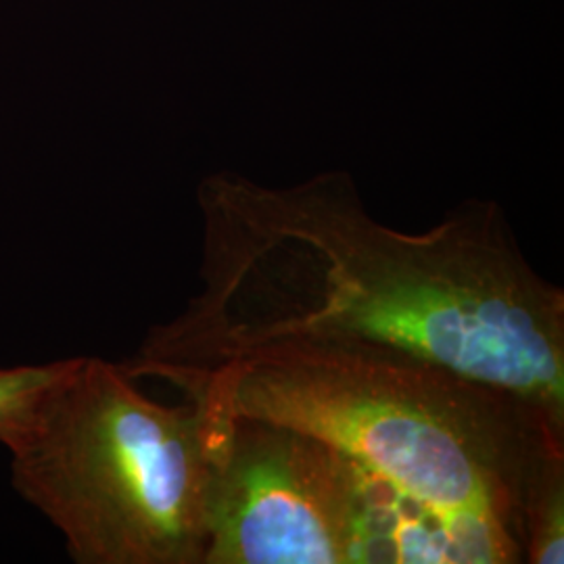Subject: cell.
Segmentation results:
<instances>
[{
  "label": "cell",
  "mask_w": 564,
  "mask_h": 564,
  "mask_svg": "<svg viewBox=\"0 0 564 564\" xmlns=\"http://www.w3.org/2000/svg\"><path fill=\"white\" fill-rule=\"evenodd\" d=\"M197 410L207 460L203 564L449 558L444 521L341 449L289 424Z\"/></svg>",
  "instance_id": "cell-4"
},
{
  "label": "cell",
  "mask_w": 564,
  "mask_h": 564,
  "mask_svg": "<svg viewBox=\"0 0 564 564\" xmlns=\"http://www.w3.org/2000/svg\"><path fill=\"white\" fill-rule=\"evenodd\" d=\"M197 199L202 291L123 364L137 381L268 343H375L564 416V291L524 258L498 203L402 232L339 170L291 186L220 172Z\"/></svg>",
  "instance_id": "cell-1"
},
{
  "label": "cell",
  "mask_w": 564,
  "mask_h": 564,
  "mask_svg": "<svg viewBox=\"0 0 564 564\" xmlns=\"http://www.w3.org/2000/svg\"><path fill=\"white\" fill-rule=\"evenodd\" d=\"M4 447L25 502L78 564H203L202 414L144 395L123 364L55 362Z\"/></svg>",
  "instance_id": "cell-3"
},
{
  "label": "cell",
  "mask_w": 564,
  "mask_h": 564,
  "mask_svg": "<svg viewBox=\"0 0 564 564\" xmlns=\"http://www.w3.org/2000/svg\"><path fill=\"white\" fill-rule=\"evenodd\" d=\"M53 370L55 362L0 370V444H7L13 435L28 405Z\"/></svg>",
  "instance_id": "cell-5"
},
{
  "label": "cell",
  "mask_w": 564,
  "mask_h": 564,
  "mask_svg": "<svg viewBox=\"0 0 564 564\" xmlns=\"http://www.w3.org/2000/svg\"><path fill=\"white\" fill-rule=\"evenodd\" d=\"M165 383L207 412L341 449L437 514L477 564L524 563V505L564 466V416L375 343H268Z\"/></svg>",
  "instance_id": "cell-2"
}]
</instances>
